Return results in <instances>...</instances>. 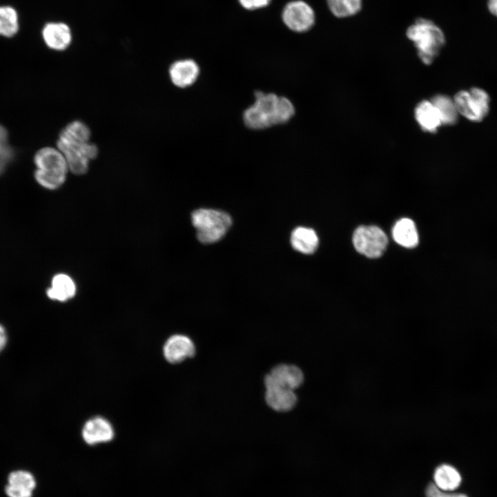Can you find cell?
Masks as SVG:
<instances>
[{
	"instance_id": "cell-1",
	"label": "cell",
	"mask_w": 497,
	"mask_h": 497,
	"mask_svg": "<svg viewBox=\"0 0 497 497\" xmlns=\"http://www.w3.org/2000/svg\"><path fill=\"white\" fill-rule=\"evenodd\" d=\"M255 99L243 113L244 124L251 129L262 130L285 124L295 114L293 104L285 97L256 91Z\"/></svg>"
},
{
	"instance_id": "cell-2",
	"label": "cell",
	"mask_w": 497,
	"mask_h": 497,
	"mask_svg": "<svg viewBox=\"0 0 497 497\" xmlns=\"http://www.w3.org/2000/svg\"><path fill=\"white\" fill-rule=\"evenodd\" d=\"M407 38L417 49L418 55L425 64H430L445 44L442 30L433 21L418 18L406 31Z\"/></svg>"
},
{
	"instance_id": "cell-3",
	"label": "cell",
	"mask_w": 497,
	"mask_h": 497,
	"mask_svg": "<svg viewBox=\"0 0 497 497\" xmlns=\"http://www.w3.org/2000/svg\"><path fill=\"white\" fill-rule=\"evenodd\" d=\"M36 170L34 177L41 187L56 190L66 182L69 171L66 158L57 148L44 147L34 157Z\"/></svg>"
},
{
	"instance_id": "cell-4",
	"label": "cell",
	"mask_w": 497,
	"mask_h": 497,
	"mask_svg": "<svg viewBox=\"0 0 497 497\" xmlns=\"http://www.w3.org/2000/svg\"><path fill=\"white\" fill-rule=\"evenodd\" d=\"M191 221L197 231V237L204 244L220 240L232 224L231 217L225 212L200 208L192 213Z\"/></svg>"
},
{
	"instance_id": "cell-5",
	"label": "cell",
	"mask_w": 497,
	"mask_h": 497,
	"mask_svg": "<svg viewBox=\"0 0 497 497\" xmlns=\"http://www.w3.org/2000/svg\"><path fill=\"white\" fill-rule=\"evenodd\" d=\"M453 100L458 113L473 121H481L489 112V97L481 88L461 90Z\"/></svg>"
},
{
	"instance_id": "cell-6",
	"label": "cell",
	"mask_w": 497,
	"mask_h": 497,
	"mask_svg": "<svg viewBox=\"0 0 497 497\" xmlns=\"http://www.w3.org/2000/svg\"><path fill=\"white\" fill-rule=\"evenodd\" d=\"M355 248L370 258L381 256L386 250L388 238L384 231L376 226L358 227L353 235Z\"/></svg>"
},
{
	"instance_id": "cell-7",
	"label": "cell",
	"mask_w": 497,
	"mask_h": 497,
	"mask_svg": "<svg viewBox=\"0 0 497 497\" xmlns=\"http://www.w3.org/2000/svg\"><path fill=\"white\" fill-rule=\"evenodd\" d=\"M282 20L290 30L304 33L315 25V14L313 8L306 1L293 0L284 6Z\"/></svg>"
},
{
	"instance_id": "cell-8",
	"label": "cell",
	"mask_w": 497,
	"mask_h": 497,
	"mask_svg": "<svg viewBox=\"0 0 497 497\" xmlns=\"http://www.w3.org/2000/svg\"><path fill=\"white\" fill-rule=\"evenodd\" d=\"M304 382V373L296 365L280 364L275 366L264 378L265 387H279L294 391Z\"/></svg>"
},
{
	"instance_id": "cell-9",
	"label": "cell",
	"mask_w": 497,
	"mask_h": 497,
	"mask_svg": "<svg viewBox=\"0 0 497 497\" xmlns=\"http://www.w3.org/2000/svg\"><path fill=\"white\" fill-rule=\"evenodd\" d=\"M61 153L66 158L69 171L76 175H82L88 172L90 162L97 157L99 150L95 144L89 142Z\"/></svg>"
},
{
	"instance_id": "cell-10",
	"label": "cell",
	"mask_w": 497,
	"mask_h": 497,
	"mask_svg": "<svg viewBox=\"0 0 497 497\" xmlns=\"http://www.w3.org/2000/svg\"><path fill=\"white\" fill-rule=\"evenodd\" d=\"M195 353L196 349L193 340L182 334L169 337L163 347L164 356L171 364H178L193 358Z\"/></svg>"
},
{
	"instance_id": "cell-11",
	"label": "cell",
	"mask_w": 497,
	"mask_h": 497,
	"mask_svg": "<svg viewBox=\"0 0 497 497\" xmlns=\"http://www.w3.org/2000/svg\"><path fill=\"white\" fill-rule=\"evenodd\" d=\"M91 132L83 121H71L59 133L57 148L63 151L66 149L79 146L90 142Z\"/></svg>"
},
{
	"instance_id": "cell-12",
	"label": "cell",
	"mask_w": 497,
	"mask_h": 497,
	"mask_svg": "<svg viewBox=\"0 0 497 497\" xmlns=\"http://www.w3.org/2000/svg\"><path fill=\"white\" fill-rule=\"evenodd\" d=\"M114 436L113 425L107 419L101 416L89 419L82 429L83 439L89 445L110 442Z\"/></svg>"
},
{
	"instance_id": "cell-13",
	"label": "cell",
	"mask_w": 497,
	"mask_h": 497,
	"mask_svg": "<svg viewBox=\"0 0 497 497\" xmlns=\"http://www.w3.org/2000/svg\"><path fill=\"white\" fill-rule=\"evenodd\" d=\"M168 74L175 86L184 88L196 81L199 75V67L193 59H179L170 65Z\"/></svg>"
},
{
	"instance_id": "cell-14",
	"label": "cell",
	"mask_w": 497,
	"mask_h": 497,
	"mask_svg": "<svg viewBox=\"0 0 497 497\" xmlns=\"http://www.w3.org/2000/svg\"><path fill=\"white\" fill-rule=\"evenodd\" d=\"M41 35L46 45L57 51L66 50L72 39L70 27L63 22H49L45 24Z\"/></svg>"
},
{
	"instance_id": "cell-15",
	"label": "cell",
	"mask_w": 497,
	"mask_h": 497,
	"mask_svg": "<svg viewBox=\"0 0 497 497\" xmlns=\"http://www.w3.org/2000/svg\"><path fill=\"white\" fill-rule=\"evenodd\" d=\"M265 401L270 408L278 412L292 410L298 402L294 391L279 387H266Z\"/></svg>"
},
{
	"instance_id": "cell-16",
	"label": "cell",
	"mask_w": 497,
	"mask_h": 497,
	"mask_svg": "<svg viewBox=\"0 0 497 497\" xmlns=\"http://www.w3.org/2000/svg\"><path fill=\"white\" fill-rule=\"evenodd\" d=\"M46 293L52 300L66 302L75 295L76 285L69 275L57 273L52 278L50 286L46 289Z\"/></svg>"
},
{
	"instance_id": "cell-17",
	"label": "cell",
	"mask_w": 497,
	"mask_h": 497,
	"mask_svg": "<svg viewBox=\"0 0 497 497\" xmlns=\"http://www.w3.org/2000/svg\"><path fill=\"white\" fill-rule=\"evenodd\" d=\"M433 484L440 490L454 491L462 483V476L458 470L449 464L438 466L433 474Z\"/></svg>"
},
{
	"instance_id": "cell-18",
	"label": "cell",
	"mask_w": 497,
	"mask_h": 497,
	"mask_svg": "<svg viewBox=\"0 0 497 497\" xmlns=\"http://www.w3.org/2000/svg\"><path fill=\"white\" fill-rule=\"evenodd\" d=\"M416 119L425 131L435 133L442 124L437 108L431 101H422L416 108Z\"/></svg>"
},
{
	"instance_id": "cell-19",
	"label": "cell",
	"mask_w": 497,
	"mask_h": 497,
	"mask_svg": "<svg viewBox=\"0 0 497 497\" xmlns=\"http://www.w3.org/2000/svg\"><path fill=\"white\" fill-rule=\"evenodd\" d=\"M392 234L394 240L406 248H413L418 244L416 225L409 218L398 220L393 228Z\"/></svg>"
},
{
	"instance_id": "cell-20",
	"label": "cell",
	"mask_w": 497,
	"mask_h": 497,
	"mask_svg": "<svg viewBox=\"0 0 497 497\" xmlns=\"http://www.w3.org/2000/svg\"><path fill=\"white\" fill-rule=\"evenodd\" d=\"M291 243L294 249L304 254L314 253L318 245L315 232L309 228L298 227L291 236Z\"/></svg>"
},
{
	"instance_id": "cell-21",
	"label": "cell",
	"mask_w": 497,
	"mask_h": 497,
	"mask_svg": "<svg viewBox=\"0 0 497 497\" xmlns=\"http://www.w3.org/2000/svg\"><path fill=\"white\" fill-rule=\"evenodd\" d=\"M431 101L437 108L442 124L452 125L458 121V113L454 100L443 95L434 96Z\"/></svg>"
},
{
	"instance_id": "cell-22",
	"label": "cell",
	"mask_w": 497,
	"mask_h": 497,
	"mask_svg": "<svg viewBox=\"0 0 497 497\" xmlns=\"http://www.w3.org/2000/svg\"><path fill=\"white\" fill-rule=\"evenodd\" d=\"M19 16L17 10L10 6H0V36L12 37L19 30Z\"/></svg>"
},
{
	"instance_id": "cell-23",
	"label": "cell",
	"mask_w": 497,
	"mask_h": 497,
	"mask_svg": "<svg viewBox=\"0 0 497 497\" xmlns=\"http://www.w3.org/2000/svg\"><path fill=\"white\" fill-rule=\"evenodd\" d=\"M326 1L331 12L338 18L355 15L362 7V0H326Z\"/></svg>"
},
{
	"instance_id": "cell-24",
	"label": "cell",
	"mask_w": 497,
	"mask_h": 497,
	"mask_svg": "<svg viewBox=\"0 0 497 497\" xmlns=\"http://www.w3.org/2000/svg\"><path fill=\"white\" fill-rule=\"evenodd\" d=\"M9 485L33 491L36 487V481L32 474L28 471L18 470L11 472L8 478Z\"/></svg>"
},
{
	"instance_id": "cell-25",
	"label": "cell",
	"mask_w": 497,
	"mask_h": 497,
	"mask_svg": "<svg viewBox=\"0 0 497 497\" xmlns=\"http://www.w3.org/2000/svg\"><path fill=\"white\" fill-rule=\"evenodd\" d=\"M12 155V150L8 143V133L4 127L0 125V174L11 161Z\"/></svg>"
},
{
	"instance_id": "cell-26",
	"label": "cell",
	"mask_w": 497,
	"mask_h": 497,
	"mask_svg": "<svg viewBox=\"0 0 497 497\" xmlns=\"http://www.w3.org/2000/svg\"><path fill=\"white\" fill-rule=\"evenodd\" d=\"M426 497H468L462 493H453L439 489L433 483H429L425 490Z\"/></svg>"
},
{
	"instance_id": "cell-27",
	"label": "cell",
	"mask_w": 497,
	"mask_h": 497,
	"mask_svg": "<svg viewBox=\"0 0 497 497\" xmlns=\"http://www.w3.org/2000/svg\"><path fill=\"white\" fill-rule=\"evenodd\" d=\"M240 5L247 10H256L268 6L271 0H238Z\"/></svg>"
},
{
	"instance_id": "cell-28",
	"label": "cell",
	"mask_w": 497,
	"mask_h": 497,
	"mask_svg": "<svg viewBox=\"0 0 497 497\" xmlns=\"http://www.w3.org/2000/svg\"><path fill=\"white\" fill-rule=\"evenodd\" d=\"M6 494L8 497H31L33 491L19 488L8 484L6 486Z\"/></svg>"
},
{
	"instance_id": "cell-29",
	"label": "cell",
	"mask_w": 497,
	"mask_h": 497,
	"mask_svg": "<svg viewBox=\"0 0 497 497\" xmlns=\"http://www.w3.org/2000/svg\"><path fill=\"white\" fill-rule=\"evenodd\" d=\"M8 341L7 331L0 323V353L4 349Z\"/></svg>"
},
{
	"instance_id": "cell-30",
	"label": "cell",
	"mask_w": 497,
	"mask_h": 497,
	"mask_svg": "<svg viewBox=\"0 0 497 497\" xmlns=\"http://www.w3.org/2000/svg\"><path fill=\"white\" fill-rule=\"evenodd\" d=\"M487 6L489 12L497 18V0H487Z\"/></svg>"
}]
</instances>
